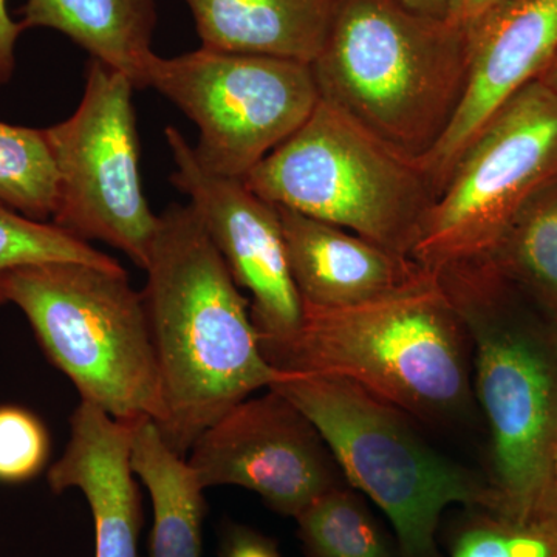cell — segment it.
Listing matches in <instances>:
<instances>
[{"label":"cell","mask_w":557,"mask_h":557,"mask_svg":"<svg viewBox=\"0 0 557 557\" xmlns=\"http://www.w3.org/2000/svg\"><path fill=\"white\" fill-rule=\"evenodd\" d=\"M555 480L557 485V450H556V457H555Z\"/></svg>","instance_id":"f546056e"},{"label":"cell","mask_w":557,"mask_h":557,"mask_svg":"<svg viewBox=\"0 0 557 557\" xmlns=\"http://www.w3.org/2000/svg\"><path fill=\"white\" fill-rule=\"evenodd\" d=\"M270 387L310 418L348 485L387 516L401 557H440L446 508L493 505L485 478L432 448L409 416L358 384L284 373Z\"/></svg>","instance_id":"8992f818"},{"label":"cell","mask_w":557,"mask_h":557,"mask_svg":"<svg viewBox=\"0 0 557 557\" xmlns=\"http://www.w3.org/2000/svg\"><path fill=\"white\" fill-rule=\"evenodd\" d=\"M276 208L289 271L307 306H359L412 284L426 271L412 258L395 255L350 231Z\"/></svg>","instance_id":"9a60e30c"},{"label":"cell","mask_w":557,"mask_h":557,"mask_svg":"<svg viewBox=\"0 0 557 557\" xmlns=\"http://www.w3.org/2000/svg\"><path fill=\"white\" fill-rule=\"evenodd\" d=\"M498 0H449L448 17L456 24L467 27L472 21L478 20L480 14L496 5Z\"/></svg>","instance_id":"4316f807"},{"label":"cell","mask_w":557,"mask_h":557,"mask_svg":"<svg viewBox=\"0 0 557 557\" xmlns=\"http://www.w3.org/2000/svg\"><path fill=\"white\" fill-rule=\"evenodd\" d=\"M131 463L152 502L149 557H201L205 490L150 418L132 423Z\"/></svg>","instance_id":"ac0fdd59"},{"label":"cell","mask_w":557,"mask_h":557,"mask_svg":"<svg viewBox=\"0 0 557 557\" xmlns=\"http://www.w3.org/2000/svg\"><path fill=\"white\" fill-rule=\"evenodd\" d=\"M201 47L313 64L338 0H183Z\"/></svg>","instance_id":"2e32d148"},{"label":"cell","mask_w":557,"mask_h":557,"mask_svg":"<svg viewBox=\"0 0 557 557\" xmlns=\"http://www.w3.org/2000/svg\"><path fill=\"white\" fill-rule=\"evenodd\" d=\"M220 557H282L273 539L252 528L230 523L220 541Z\"/></svg>","instance_id":"d4e9b609"},{"label":"cell","mask_w":557,"mask_h":557,"mask_svg":"<svg viewBox=\"0 0 557 557\" xmlns=\"http://www.w3.org/2000/svg\"><path fill=\"white\" fill-rule=\"evenodd\" d=\"M132 423L81 401L70 418L67 448L49 469L54 494L79 490L95 525V557H139L141 493L131 463Z\"/></svg>","instance_id":"5bb4252c"},{"label":"cell","mask_w":557,"mask_h":557,"mask_svg":"<svg viewBox=\"0 0 557 557\" xmlns=\"http://www.w3.org/2000/svg\"><path fill=\"white\" fill-rule=\"evenodd\" d=\"M42 262H81L102 269H119L89 242L76 239L51 222H36L0 205V281L7 271ZM0 304H3L0 293Z\"/></svg>","instance_id":"603a6c76"},{"label":"cell","mask_w":557,"mask_h":557,"mask_svg":"<svg viewBox=\"0 0 557 557\" xmlns=\"http://www.w3.org/2000/svg\"><path fill=\"white\" fill-rule=\"evenodd\" d=\"M302 309L292 336L259 343L278 372L351 381L431 424L471 412V341L434 271L359 306Z\"/></svg>","instance_id":"3957f363"},{"label":"cell","mask_w":557,"mask_h":557,"mask_svg":"<svg viewBox=\"0 0 557 557\" xmlns=\"http://www.w3.org/2000/svg\"><path fill=\"white\" fill-rule=\"evenodd\" d=\"M463 100L437 148L420 161L434 199L487 121L541 78L557 53V0H498L467 25Z\"/></svg>","instance_id":"4fadbf2b"},{"label":"cell","mask_w":557,"mask_h":557,"mask_svg":"<svg viewBox=\"0 0 557 557\" xmlns=\"http://www.w3.org/2000/svg\"><path fill=\"white\" fill-rule=\"evenodd\" d=\"M537 81L539 83L544 84V86H547L548 89L555 90L557 94V53L555 54V58H553V61L549 62L548 67L545 69V72L542 73L541 78Z\"/></svg>","instance_id":"f1b7e54d"},{"label":"cell","mask_w":557,"mask_h":557,"mask_svg":"<svg viewBox=\"0 0 557 557\" xmlns=\"http://www.w3.org/2000/svg\"><path fill=\"white\" fill-rule=\"evenodd\" d=\"M410 9L431 14V16L448 17L449 0H403Z\"/></svg>","instance_id":"83f0119b"},{"label":"cell","mask_w":557,"mask_h":557,"mask_svg":"<svg viewBox=\"0 0 557 557\" xmlns=\"http://www.w3.org/2000/svg\"><path fill=\"white\" fill-rule=\"evenodd\" d=\"M467 329L490 432V508L557 507V319L487 260L434 271Z\"/></svg>","instance_id":"7a4b0ae2"},{"label":"cell","mask_w":557,"mask_h":557,"mask_svg":"<svg viewBox=\"0 0 557 557\" xmlns=\"http://www.w3.org/2000/svg\"><path fill=\"white\" fill-rule=\"evenodd\" d=\"M557 180V94L534 81L493 116L432 200L410 258L438 271L490 258L528 201Z\"/></svg>","instance_id":"ba28073f"},{"label":"cell","mask_w":557,"mask_h":557,"mask_svg":"<svg viewBox=\"0 0 557 557\" xmlns=\"http://www.w3.org/2000/svg\"><path fill=\"white\" fill-rule=\"evenodd\" d=\"M485 260L557 319V180L528 201Z\"/></svg>","instance_id":"d6986e66"},{"label":"cell","mask_w":557,"mask_h":557,"mask_svg":"<svg viewBox=\"0 0 557 557\" xmlns=\"http://www.w3.org/2000/svg\"><path fill=\"white\" fill-rule=\"evenodd\" d=\"M146 87L196 124L193 148L205 170L240 180L295 134L319 101L309 64L205 47L174 58L156 53Z\"/></svg>","instance_id":"30bf717a"},{"label":"cell","mask_w":557,"mask_h":557,"mask_svg":"<svg viewBox=\"0 0 557 557\" xmlns=\"http://www.w3.org/2000/svg\"><path fill=\"white\" fill-rule=\"evenodd\" d=\"M175 171L171 182L199 215L237 287L251 296L259 343L288 338L302 322V299L289 271L277 208L244 180L212 174L197 160L188 139L164 129Z\"/></svg>","instance_id":"7c38bea8"},{"label":"cell","mask_w":557,"mask_h":557,"mask_svg":"<svg viewBox=\"0 0 557 557\" xmlns=\"http://www.w3.org/2000/svg\"><path fill=\"white\" fill-rule=\"evenodd\" d=\"M0 293L28 319L81 401L123 423L159 420L160 376L145 300L123 267L30 263L7 271Z\"/></svg>","instance_id":"5b68a950"},{"label":"cell","mask_w":557,"mask_h":557,"mask_svg":"<svg viewBox=\"0 0 557 557\" xmlns=\"http://www.w3.org/2000/svg\"><path fill=\"white\" fill-rule=\"evenodd\" d=\"M50 434L32 410L0 406V483L30 482L49 463Z\"/></svg>","instance_id":"cb8c5ba5"},{"label":"cell","mask_w":557,"mask_h":557,"mask_svg":"<svg viewBox=\"0 0 557 557\" xmlns=\"http://www.w3.org/2000/svg\"><path fill=\"white\" fill-rule=\"evenodd\" d=\"M465 509L450 539V557H557V507L523 516Z\"/></svg>","instance_id":"7402d4cb"},{"label":"cell","mask_w":557,"mask_h":557,"mask_svg":"<svg viewBox=\"0 0 557 557\" xmlns=\"http://www.w3.org/2000/svg\"><path fill=\"white\" fill-rule=\"evenodd\" d=\"M20 11L25 32L61 33L91 60L126 75L135 89H146V72L156 57V0H25Z\"/></svg>","instance_id":"e0dca14e"},{"label":"cell","mask_w":557,"mask_h":557,"mask_svg":"<svg viewBox=\"0 0 557 557\" xmlns=\"http://www.w3.org/2000/svg\"><path fill=\"white\" fill-rule=\"evenodd\" d=\"M57 200V168L44 129L0 121V205L51 222Z\"/></svg>","instance_id":"44dd1931"},{"label":"cell","mask_w":557,"mask_h":557,"mask_svg":"<svg viewBox=\"0 0 557 557\" xmlns=\"http://www.w3.org/2000/svg\"><path fill=\"white\" fill-rule=\"evenodd\" d=\"M134 90L126 75L90 60L78 108L44 134L58 175L51 223L146 270L160 215L143 190Z\"/></svg>","instance_id":"9c48e42d"},{"label":"cell","mask_w":557,"mask_h":557,"mask_svg":"<svg viewBox=\"0 0 557 557\" xmlns=\"http://www.w3.org/2000/svg\"><path fill=\"white\" fill-rule=\"evenodd\" d=\"M186 460L203 490L245 487L293 519L330 491L348 485L310 418L271 387L220 417L196 440Z\"/></svg>","instance_id":"8fae6325"},{"label":"cell","mask_w":557,"mask_h":557,"mask_svg":"<svg viewBox=\"0 0 557 557\" xmlns=\"http://www.w3.org/2000/svg\"><path fill=\"white\" fill-rule=\"evenodd\" d=\"M141 289L160 376L161 437L182 457L220 417L281 380L249 300L190 205L160 215Z\"/></svg>","instance_id":"6da1fadb"},{"label":"cell","mask_w":557,"mask_h":557,"mask_svg":"<svg viewBox=\"0 0 557 557\" xmlns=\"http://www.w3.org/2000/svg\"><path fill=\"white\" fill-rule=\"evenodd\" d=\"M263 200L412 255L432 200L417 161L319 98L295 134L244 177Z\"/></svg>","instance_id":"52a82bcc"},{"label":"cell","mask_w":557,"mask_h":557,"mask_svg":"<svg viewBox=\"0 0 557 557\" xmlns=\"http://www.w3.org/2000/svg\"><path fill=\"white\" fill-rule=\"evenodd\" d=\"M296 522L306 557H401L350 485L318 498Z\"/></svg>","instance_id":"ffe728a7"},{"label":"cell","mask_w":557,"mask_h":557,"mask_svg":"<svg viewBox=\"0 0 557 557\" xmlns=\"http://www.w3.org/2000/svg\"><path fill=\"white\" fill-rule=\"evenodd\" d=\"M24 27L14 21L7 0H0V89L10 83L16 70V47Z\"/></svg>","instance_id":"484cf974"},{"label":"cell","mask_w":557,"mask_h":557,"mask_svg":"<svg viewBox=\"0 0 557 557\" xmlns=\"http://www.w3.org/2000/svg\"><path fill=\"white\" fill-rule=\"evenodd\" d=\"M311 70L321 100L420 163L463 100L467 27L403 0H338Z\"/></svg>","instance_id":"277c9868"}]
</instances>
